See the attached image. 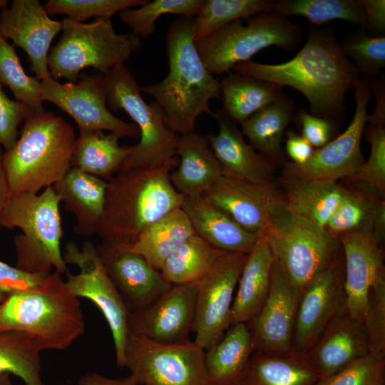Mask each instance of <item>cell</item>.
I'll use <instances>...</instances> for the list:
<instances>
[{
	"label": "cell",
	"instance_id": "7402d4cb",
	"mask_svg": "<svg viewBox=\"0 0 385 385\" xmlns=\"http://www.w3.org/2000/svg\"><path fill=\"white\" fill-rule=\"evenodd\" d=\"M245 230L261 237L274 207L284 201L274 186H262L222 175L203 194Z\"/></svg>",
	"mask_w": 385,
	"mask_h": 385
},
{
	"label": "cell",
	"instance_id": "44dd1931",
	"mask_svg": "<svg viewBox=\"0 0 385 385\" xmlns=\"http://www.w3.org/2000/svg\"><path fill=\"white\" fill-rule=\"evenodd\" d=\"M338 239L344 257L346 309L353 318L363 320L370 289L385 278L381 245L370 230L347 232Z\"/></svg>",
	"mask_w": 385,
	"mask_h": 385
},
{
	"label": "cell",
	"instance_id": "e575fe53",
	"mask_svg": "<svg viewBox=\"0 0 385 385\" xmlns=\"http://www.w3.org/2000/svg\"><path fill=\"white\" fill-rule=\"evenodd\" d=\"M296 113L293 101L285 96L241 123V132L250 144L273 164L283 159V135Z\"/></svg>",
	"mask_w": 385,
	"mask_h": 385
},
{
	"label": "cell",
	"instance_id": "9f6ffc18",
	"mask_svg": "<svg viewBox=\"0 0 385 385\" xmlns=\"http://www.w3.org/2000/svg\"><path fill=\"white\" fill-rule=\"evenodd\" d=\"M371 233L379 244L382 245L385 237V202L381 199L375 210L372 222Z\"/></svg>",
	"mask_w": 385,
	"mask_h": 385
},
{
	"label": "cell",
	"instance_id": "83f0119b",
	"mask_svg": "<svg viewBox=\"0 0 385 385\" xmlns=\"http://www.w3.org/2000/svg\"><path fill=\"white\" fill-rule=\"evenodd\" d=\"M321 379L302 354L254 351L233 385H316Z\"/></svg>",
	"mask_w": 385,
	"mask_h": 385
},
{
	"label": "cell",
	"instance_id": "6f0895ef",
	"mask_svg": "<svg viewBox=\"0 0 385 385\" xmlns=\"http://www.w3.org/2000/svg\"><path fill=\"white\" fill-rule=\"evenodd\" d=\"M2 158L3 153L0 148V216L11 197L10 188L3 165Z\"/></svg>",
	"mask_w": 385,
	"mask_h": 385
},
{
	"label": "cell",
	"instance_id": "d590c367",
	"mask_svg": "<svg viewBox=\"0 0 385 385\" xmlns=\"http://www.w3.org/2000/svg\"><path fill=\"white\" fill-rule=\"evenodd\" d=\"M225 252L195 234L165 260L160 272L173 286L200 282Z\"/></svg>",
	"mask_w": 385,
	"mask_h": 385
},
{
	"label": "cell",
	"instance_id": "d6986e66",
	"mask_svg": "<svg viewBox=\"0 0 385 385\" xmlns=\"http://www.w3.org/2000/svg\"><path fill=\"white\" fill-rule=\"evenodd\" d=\"M199 283L172 286L152 304L130 312L129 334L163 344L189 340L193 328Z\"/></svg>",
	"mask_w": 385,
	"mask_h": 385
},
{
	"label": "cell",
	"instance_id": "b9f144b4",
	"mask_svg": "<svg viewBox=\"0 0 385 385\" xmlns=\"http://www.w3.org/2000/svg\"><path fill=\"white\" fill-rule=\"evenodd\" d=\"M381 199L365 190H348L325 229L337 239L342 234L353 230L371 231L373 216Z\"/></svg>",
	"mask_w": 385,
	"mask_h": 385
},
{
	"label": "cell",
	"instance_id": "db71d44e",
	"mask_svg": "<svg viewBox=\"0 0 385 385\" xmlns=\"http://www.w3.org/2000/svg\"><path fill=\"white\" fill-rule=\"evenodd\" d=\"M372 95L376 98L374 112L368 115L367 123L370 125L384 127L385 124V82L384 78L369 79Z\"/></svg>",
	"mask_w": 385,
	"mask_h": 385
},
{
	"label": "cell",
	"instance_id": "9c48e42d",
	"mask_svg": "<svg viewBox=\"0 0 385 385\" xmlns=\"http://www.w3.org/2000/svg\"><path fill=\"white\" fill-rule=\"evenodd\" d=\"M303 31L297 24L274 11L264 12L228 24L195 42L197 51L212 74L229 73L235 66L250 61L260 51L277 46L294 51Z\"/></svg>",
	"mask_w": 385,
	"mask_h": 385
},
{
	"label": "cell",
	"instance_id": "5bb4252c",
	"mask_svg": "<svg viewBox=\"0 0 385 385\" xmlns=\"http://www.w3.org/2000/svg\"><path fill=\"white\" fill-rule=\"evenodd\" d=\"M42 101H48L68 113L79 131L109 130L120 135L138 138L140 131L135 123L115 116L107 106L104 75L81 73L76 83H61L51 77L41 81Z\"/></svg>",
	"mask_w": 385,
	"mask_h": 385
},
{
	"label": "cell",
	"instance_id": "bcb514c9",
	"mask_svg": "<svg viewBox=\"0 0 385 385\" xmlns=\"http://www.w3.org/2000/svg\"><path fill=\"white\" fill-rule=\"evenodd\" d=\"M368 140L371 146L369 158L348 180L351 183L366 184L384 198L385 128L369 125Z\"/></svg>",
	"mask_w": 385,
	"mask_h": 385
},
{
	"label": "cell",
	"instance_id": "8d00e7d4",
	"mask_svg": "<svg viewBox=\"0 0 385 385\" xmlns=\"http://www.w3.org/2000/svg\"><path fill=\"white\" fill-rule=\"evenodd\" d=\"M38 344L22 331H0V374L14 375L25 385H46L41 379Z\"/></svg>",
	"mask_w": 385,
	"mask_h": 385
},
{
	"label": "cell",
	"instance_id": "c3c4849f",
	"mask_svg": "<svg viewBox=\"0 0 385 385\" xmlns=\"http://www.w3.org/2000/svg\"><path fill=\"white\" fill-rule=\"evenodd\" d=\"M34 112L26 105L10 99L0 83V148L5 150L16 142L20 125Z\"/></svg>",
	"mask_w": 385,
	"mask_h": 385
},
{
	"label": "cell",
	"instance_id": "4fadbf2b",
	"mask_svg": "<svg viewBox=\"0 0 385 385\" xmlns=\"http://www.w3.org/2000/svg\"><path fill=\"white\" fill-rule=\"evenodd\" d=\"M355 110L346 130L324 146L316 148L303 164H284V178H297L337 183L353 176L364 163L361 142L367 123L368 106L371 98L369 79L361 77L354 87Z\"/></svg>",
	"mask_w": 385,
	"mask_h": 385
},
{
	"label": "cell",
	"instance_id": "7bdbcfd3",
	"mask_svg": "<svg viewBox=\"0 0 385 385\" xmlns=\"http://www.w3.org/2000/svg\"><path fill=\"white\" fill-rule=\"evenodd\" d=\"M339 45L346 57L355 61L361 77L376 78L385 67V36L369 35L361 28L342 37Z\"/></svg>",
	"mask_w": 385,
	"mask_h": 385
},
{
	"label": "cell",
	"instance_id": "484cf974",
	"mask_svg": "<svg viewBox=\"0 0 385 385\" xmlns=\"http://www.w3.org/2000/svg\"><path fill=\"white\" fill-rule=\"evenodd\" d=\"M64 209L76 217L73 230L83 236L96 233L103 215L108 181L71 167L53 185Z\"/></svg>",
	"mask_w": 385,
	"mask_h": 385
},
{
	"label": "cell",
	"instance_id": "f6af8a7d",
	"mask_svg": "<svg viewBox=\"0 0 385 385\" xmlns=\"http://www.w3.org/2000/svg\"><path fill=\"white\" fill-rule=\"evenodd\" d=\"M384 372L385 353L369 352L316 385H384Z\"/></svg>",
	"mask_w": 385,
	"mask_h": 385
},
{
	"label": "cell",
	"instance_id": "7a4b0ae2",
	"mask_svg": "<svg viewBox=\"0 0 385 385\" xmlns=\"http://www.w3.org/2000/svg\"><path fill=\"white\" fill-rule=\"evenodd\" d=\"M192 19L180 16L165 35L169 71L161 81L140 87L161 108L165 125L175 133L195 130L197 118L212 114L210 101L220 96V83L202 62L195 46Z\"/></svg>",
	"mask_w": 385,
	"mask_h": 385
},
{
	"label": "cell",
	"instance_id": "7dc6e473",
	"mask_svg": "<svg viewBox=\"0 0 385 385\" xmlns=\"http://www.w3.org/2000/svg\"><path fill=\"white\" fill-rule=\"evenodd\" d=\"M363 322L371 352L385 353V278L370 289Z\"/></svg>",
	"mask_w": 385,
	"mask_h": 385
},
{
	"label": "cell",
	"instance_id": "277c9868",
	"mask_svg": "<svg viewBox=\"0 0 385 385\" xmlns=\"http://www.w3.org/2000/svg\"><path fill=\"white\" fill-rule=\"evenodd\" d=\"M76 136L62 117L45 110L23 123L14 145L3 153L11 195L53 186L71 168Z\"/></svg>",
	"mask_w": 385,
	"mask_h": 385
},
{
	"label": "cell",
	"instance_id": "ba28073f",
	"mask_svg": "<svg viewBox=\"0 0 385 385\" xmlns=\"http://www.w3.org/2000/svg\"><path fill=\"white\" fill-rule=\"evenodd\" d=\"M260 237L301 294L341 250L325 227L292 212L284 201L274 207Z\"/></svg>",
	"mask_w": 385,
	"mask_h": 385
},
{
	"label": "cell",
	"instance_id": "11a10c76",
	"mask_svg": "<svg viewBox=\"0 0 385 385\" xmlns=\"http://www.w3.org/2000/svg\"><path fill=\"white\" fill-rule=\"evenodd\" d=\"M77 385H139L130 376L111 379L95 372L88 373L81 377Z\"/></svg>",
	"mask_w": 385,
	"mask_h": 385
},
{
	"label": "cell",
	"instance_id": "9a60e30c",
	"mask_svg": "<svg viewBox=\"0 0 385 385\" xmlns=\"http://www.w3.org/2000/svg\"><path fill=\"white\" fill-rule=\"evenodd\" d=\"M248 254L225 252L200 281L192 331L203 350L217 342L232 325L235 291Z\"/></svg>",
	"mask_w": 385,
	"mask_h": 385
},
{
	"label": "cell",
	"instance_id": "94428289",
	"mask_svg": "<svg viewBox=\"0 0 385 385\" xmlns=\"http://www.w3.org/2000/svg\"><path fill=\"white\" fill-rule=\"evenodd\" d=\"M4 294H2L1 292H0V303L1 302V301L3 300V299L4 298Z\"/></svg>",
	"mask_w": 385,
	"mask_h": 385
},
{
	"label": "cell",
	"instance_id": "ab89813d",
	"mask_svg": "<svg viewBox=\"0 0 385 385\" xmlns=\"http://www.w3.org/2000/svg\"><path fill=\"white\" fill-rule=\"evenodd\" d=\"M0 83L7 86L15 100L34 112L44 110L41 81L24 71L13 45L0 34Z\"/></svg>",
	"mask_w": 385,
	"mask_h": 385
},
{
	"label": "cell",
	"instance_id": "f907efd6",
	"mask_svg": "<svg viewBox=\"0 0 385 385\" xmlns=\"http://www.w3.org/2000/svg\"><path fill=\"white\" fill-rule=\"evenodd\" d=\"M295 118L300 124L302 137L316 148H319L330 141L335 123L299 110Z\"/></svg>",
	"mask_w": 385,
	"mask_h": 385
},
{
	"label": "cell",
	"instance_id": "8992f818",
	"mask_svg": "<svg viewBox=\"0 0 385 385\" xmlns=\"http://www.w3.org/2000/svg\"><path fill=\"white\" fill-rule=\"evenodd\" d=\"M60 202L53 186L38 195H11L0 226L22 232L14 239L17 268L32 274L50 273L52 267L62 274L68 272L61 250Z\"/></svg>",
	"mask_w": 385,
	"mask_h": 385
},
{
	"label": "cell",
	"instance_id": "e0dca14e",
	"mask_svg": "<svg viewBox=\"0 0 385 385\" xmlns=\"http://www.w3.org/2000/svg\"><path fill=\"white\" fill-rule=\"evenodd\" d=\"M301 293L274 259L269 292L257 314L247 323L255 351L287 354L292 338Z\"/></svg>",
	"mask_w": 385,
	"mask_h": 385
},
{
	"label": "cell",
	"instance_id": "836d02e7",
	"mask_svg": "<svg viewBox=\"0 0 385 385\" xmlns=\"http://www.w3.org/2000/svg\"><path fill=\"white\" fill-rule=\"evenodd\" d=\"M195 234L187 215L178 207L148 226L133 243L123 245L160 272L165 260Z\"/></svg>",
	"mask_w": 385,
	"mask_h": 385
},
{
	"label": "cell",
	"instance_id": "7c38bea8",
	"mask_svg": "<svg viewBox=\"0 0 385 385\" xmlns=\"http://www.w3.org/2000/svg\"><path fill=\"white\" fill-rule=\"evenodd\" d=\"M63 257L66 265H76L80 269L77 274L66 273V287L76 297L92 302L101 312L112 334L116 364L124 367L129 312L105 270L96 246L87 240L79 249L74 242H68L65 245Z\"/></svg>",
	"mask_w": 385,
	"mask_h": 385
},
{
	"label": "cell",
	"instance_id": "f35d334b",
	"mask_svg": "<svg viewBox=\"0 0 385 385\" xmlns=\"http://www.w3.org/2000/svg\"><path fill=\"white\" fill-rule=\"evenodd\" d=\"M273 6L271 0H205L192 19L195 42L236 20L272 12Z\"/></svg>",
	"mask_w": 385,
	"mask_h": 385
},
{
	"label": "cell",
	"instance_id": "91938a15",
	"mask_svg": "<svg viewBox=\"0 0 385 385\" xmlns=\"http://www.w3.org/2000/svg\"><path fill=\"white\" fill-rule=\"evenodd\" d=\"M8 1L6 0H0V10L7 7Z\"/></svg>",
	"mask_w": 385,
	"mask_h": 385
},
{
	"label": "cell",
	"instance_id": "f5cc1de1",
	"mask_svg": "<svg viewBox=\"0 0 385 385\" xmlns=\"http://www.w3.org/2000/svg\"><path fill=\"white\" fill-rule=\"evenodd\" d=\"M286 151L292 163L303 164L312 155L314 148L302 135L292 130L286 133Z\"/></svg>",
	"mask_w": 385,
	"mask_h": 385
},
{
	"label": "cell",
	"instance_id": "ac0fdd59",
	"mask_svg": "<svg viewBox=\"0 0 385 385\" xmlns=\"http://www.w3.org/2000/svg\"><path fill=\"white\" fill-rule=\"evenodd\" d=\"M96 249L129 313L152 304L173 286L142 255L123 244L103 241Z\"/></svg>",
	"mask_w": 385,
	"mask_h": 385
},
{
	"label": "cell",
	"instance_id": "8fae6325",
	"mask_svg": "<svg viewBox=\"0 0 385 385\" xmlns=\"http://www.w3.org/2000/svg\"><path fill=\"white\" fill-rule=\"evenodd\" d=\"M124 360L139 385H210L205 350L190 340L163 344L129 334Z\"/></svg>",
	"mask_w": 385,
	"mask_h": 385
},
{
	"label": "cell",
	"instance_id": "4316f807",
	"mask_svg": "<svg viewBox=\"0 0 385 385\" xmlns=\"http://www.w3.org/2000/svg\"><path fill=\"white\" fill-rule=\"evenodd\" d=\"M177 156L179 165L170 180L184 197L203 195L223 175L207 137L195 130L179 136Z\"/></svg>",
	"mask_w": 385,
	"mask_h": 385
},
{
	"label": "cell",
	"instance_id": "52a82bcc",
	"mask_svg": "<svg viewBox=\"0 0 385 385\" xmlns=\"http://www.w3.org/2000/svg\"><path fill=\"white\" fill-rule=\"evenodd\" d=\"M62 25V35L48 56L51 76L56 81L76 83L87 67L105 75L124 65L141 46L140 37L116 33L109 18L80 23L66 17Z\"/></svg>",
	"mask_w": 385,
	"mask_h": 385
},
{
	"label": "cell",
	"instance_id": "74e56055",
	"mask_svg": "<svg viewBox=\"0 0 385 385\" xmlns=\"http://www.w3.org/2000/svg\"><path fill=\"white\" fill-rule=\"evenodd\" d=\"M272 11L287 18L302 16L315 25L339 19L367 29L359 0H277Z\"/></svg>",
	"mask_w": 385,
	"mask_h": 385
},
{
	"label": "cell",
	"instance_id": "d4e9b609",
	"mask_svg": "<svg viewBox=\"0 0 385 385\" xmlns=\"http://www.w3.org/2000/svg\"><path fill=\"white\" fill-rule=\"evenodd\" d=\"M180 208L195 233L222 251L249 254L260 238L243 229L203 195L184 197Z\"/></svg>",
	"mask_w": 385,
	"mask_h": 385
},
{
	"label": "cell",
	"instance_id": "ee69618b",
	"mask_svg": "<svg viewBox=\"0 0 385 385\" xmlns=\"http://www.w3.org/2000/svg\"><path fill=\"white\" fill-rule=\"evenodd\" d=\"M148 0H48L44 6L48 14L65 15L80 23L91 18H109L116 13L145 4Z\"/></svg>",
	"mask_w": 385,
	"mask_h": 385
},
{
	"label": "cell",
	"instance_id": "cb8c5ba5",
	"mask_svg": "<svg viewBox=\"0 0 385 385\" xmlns=\"http://www.w3.org/2000/svg\"><path fill=\"white\" fill-rule=\"evenodd\" d=\"M371 352L363 320L346 311L336 316L310 349L303 354L321 376H330Z\"/></svg>",
	"mask_w": 385,
	"mask_h": 385
},
{
	"label": "cell",
	"instance_id": "3957f363",
	"mask_svg": "<svg viewBox=\"0 0 385 385\" xmlns=\"http://www.w3.org/2000/svg\"><path fill=\"white\" fill-rule=\"evenodd\" d=\"M169 166L120 170L108 182L96 234L103 242L128 245L150 225L180 207L184 196L170 180Z\"/></svg>",
	"mask_w": 385,
	"mask_h": 385
},
{
	"label": "cell",
	"instance_id": "6da1fadb",
	"mask_svg": "<svg viewBox=\"0 0 385 385\" xmlns=\"http://www.w3.org/2000/svg\"><path fill=\"white\" fill-rule=\"evenodd\" d=\"M235 73L293 88L309 103L310 113L336 124L345 110L346 93L361 76L342 53L331 26L308 27L307 38L290 60L278 64L248 61L232 68Z\"/></svg>",
	"mask_w": 385,
	"mask_h": 385
},
{
	"label": "cell",
	"instance_id": "681fc988",
	"mask_svg": "<svg viewBox=\"0 0 385 385\" xmlns=\"http://www.w3.org/2000/svg\"><path fill=\"white\" fill-rule=\"evenodd\" d=\"M48 274L29 273L0 260V292L6 295L35 288Z\"/></svg>",
	"mask_w": 385,
	"mask_h": 385
},
{
	"label": "cell",
	"instance_id": "30bf717a",
	"mask_svg": "<svg viewBox=\"0 0 385 385\" xmlns=\"http://www.w3.org/2000/svg\"><path fill=\"white\" fill-rule=\"evenodd\" d=\"M107 106L110 111L124 110L140 131V141L120 170L134 167L173 168L178 162L179 135L165 123L161 108L155 102H145L140 86L124 65L104 75Z\"/></svg>",
	"mask_w": 385,
	"mask_h": 385
},
{
	"label": "cell",
	"instance_id": "5b68a950",
	"mask_svg": "<svg viewBox=\"0 0 385 385\" xmlns=\"http://www.w3.org/2000/svg\"><path fill=\"white\" fill-rule=\"evenodd\" d=\"M9 329L26 332L42 351L66 349L83 334L81 304L61 272H50L35 288L4 296L0 303V331Z\"/></svg>",
	"mask_w": 385,
	"mask_h": 385
},
{
	"label": "cell",
	"instance_id": "60d3db41",
	"mask_svg": "<svg viewBox=\"0 0 385 385\" xmlns=\"http://www.w3.org/2000/svg\"><path fill=\"white\" fill-rule=\"evenodd\" d=\"M205 0H155L148 1L138 8H130L119 13L120 20L140 38L150 36L155 29L156 20L163 14H177L195 18Z\"/></svg>",
	"mask_w": 385,
	"mask_h": 385
},
{
	"label": "cell",
	"instance_id": "1f68e13d",
	"mask_svg": "<svg viewBox=\"0 0 385 385\" xmlns=\"http://www.w3.org/2000/svg\"><path fill=\"white\" fill-rule=\"evenodd\" d=\"M285 206L292 212L325 227L348 189L337 183L284 178Z\"/></svg>",
	"mask_w": 385,
	"mask_h": 385
},
{
	"label": "cell",
	"instance_id": "ffe728a7",
	"mask_svg": "<svg viewBox=\"0 0 385 385\" xmlns=\"http://www.w3.org/2000/svg\"><path fill=\"white\" fill-rule=\"evenodd\" d=\"M62 28V21L50 18L38 0H14L0 14V34L25 51L31 70L40 81L51 77L48 52L53 38Z\"/></svg>",
	"mask_w": 385,
	"mask_h": 385
},
{
	"label": "cell",
	"instance_id": "2e32d148",
	"mask_svg": "<svg viewBox=\"0 0 385 385\" xmlns=\"http://www.w3.org/2000/svg\"><path fill=\"white\" fill-rule=\"evenodd\" d=\"M344 282V264L341 248L301 294L295 318L292 352L304 354L330 322L346 311Z\"/></svg>",
	"mask_w": 385,
	"mask_h": 385
},
{
	"label": "cell",
	"instance_id": "d6a6232c",
	"mask_svg": "<svg viewBox=\"0 0 385 385\" xmlns=\"http://www.w3.org/2000/svg\"><path fill=\"white\" fill-rule=\"evenodd\" d=\"M220 83L222 111L232 121L240 124L286 96L282 87L276 83L235 72L230 71Z\"/></svg>",
	"mask_w": 385,
	"mask_h": 385
},
{
	"label": "cell",
	"instance_id": "f546056e",
	"mask_svg": "<svg viewBox=\"0 0 385 385\" xmlns=\"http://www.w3.org/2000/svg\"><path fill=\"white\" fill-rule=\"evenodd\" d=\"M255 351L247 323L232 327L205 351V366L210 385H233Z\"/></svg>",
	"mask_w": 385,
	"mask_h": 385
},
{
	"label": "cell",
	"instance_id": "f1b7e54d",
	"mask_svg": "<svg viewBox=\"0 0 385 385\" xmlns=\"http://www.w3.org/2000/svg\"><path fill=\"white\" fill-rule=\"evenodd\" d=\"M274 256L260 238L247 258L239 278L232 307V324L249 322L260 311L267 296Z\"/></svg>",
	"mask_w": 385,
	"mask_h": 385
},
{
	"label": "cell",
	"instance_id": "680465c9",
	"mask_svg": "<svg viewBox=\"0 0 385 385\" xmlns=\"http://www.w3.org/2000/svg\"><path fill=\"white\" fill-rule=\"evenodd\" d=\"M0 385H14L11 375L9 374H0Z\"/></svg>",
	"mask_w": 385,
	"mask_h": 385
},
{
	"label": "cell",
	"instance_id": "816d5d0a",
	"mask_svg": "<svg viewBox=\"0 0 385 385\" xmlns=\"http://www.w3.org/2000/svg\"><path fill=\"white\" fill-rule=\"evenodd\" d=\"M364 11L367 29L372 36H384L385 34V1L359 0Z\"/></svg>",
	"mask_w": 385,
	"mask_h": 385
},
{
	"label": "cell",
	"instance_id": "4dcf8cb0",
	"mask_svg": "<svg viewBox=\"0 0 385 385\" xmlns=\"http://www.w3.org/2000/svg\"><path fill=\"white\" fill-rule=\"evenodd\" d=\"M120 135L102 130L79 131L71 167L108 180L118 173L132 153L134 145H120Z\"/></svg>",
	"mask_w": 385,
	"mask_h": 385
},
{
	"label": "cell",
	"instance_id": "603a6c76",
	"mask_svg": "<svg viewBox=\"0 0 385 385\" xmlns=\"http://www.w3.org/2000/svg\"><path fill=\"white\" fill-rule=\"evenodd\" d=\"M212 115L219 130L206 137L223 175L258 185L274 186L273 164L245 142L242 132L222 110Z\"/></svg>",
	"mask_w": 385,
	"mask_h": 385
}]
</instances>
